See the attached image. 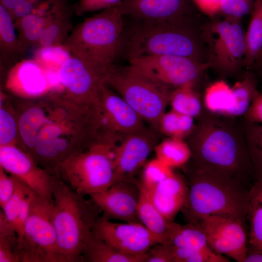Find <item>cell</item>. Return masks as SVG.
I'll return each instance as SVG.
<instances>
[{"mask_svg":"<svg viewBox=\"0 0 262 262\" xmlns=\"http://www.w3.org/2000/svg\"><path fill=\"white\" fill-rule=\"evenodd\" d=\"M122 0H79L73 4L74 14L82 16L85 13L116 6Z\"/></svg>","mask_w":262,"mask_h":262,"instance_id":"obj_40","label":"cell"},{"mask_svg":"<svg viewBox=\"0 0 262 262\" xmlns=\"http://www.w3.org/2000/svg\"><path fill=\"white\" fill-rule=\"evenodd\" d=\"M245 262H262V249L248 243Z\"/></svg>","mask_w":262,"mask_h":262,"instance_id":"obj_46","label":"cell"},{"mask_svg":"<svg viewBox=\"0 0 262 262\" xmlns=\"http://www.w3.org/2000/svg\"><path fill=\"white\" fill-rule=\"evenodd\" d=\"M58 76L72 101L100 106L99 94L104 76L81 58L71 55L61 65Z\"/></svg>","mask_w":262,"mask_h":262,"instance_id":"obj_13","label":"cell"},{"mask_svg":"<svg viewBox=\"0 0 262 262\" xmlns=\"http://www.w3.org/2000/svg\"><path fill=\"white\" fill-rule=\"evenodd\" d=\"M243 68L249 70L262 49V0H255L247 31Z\"/></svg>","mask_w":262,"mask_h":262,"instance_id":"obj_26","label":"cell"},{"mask_svg":"<svg viewBox=\"0 0 262 262\" xmlns=\"http://www.w3.org/2000/svg\"><path fill=\"white\" fill-rule=\"evenodd\" d=\"M45 116V107L34 105L25 110L18 122V133L30 153L34 147L36 138Z\"/></svg>","mask_w":262,"mask_h":262,"instance_id":"obj_32","label":"cell"},{"mask_svg":"<svg viewBox=\"0 0 262 262\" xmlns=\"http://www.w3.org/2000/svg\"><path fill=\"white\" fill-rule=\"evenodd\" d=\"M196 8L211 17L220 14L223 0H192Z\"/></svg>","mask_w":262,"mask_h":262,"instance_id":"obj_45","label":"cell"},{"mask_svg":"<svg viewBox=\"0 0 262 262\" xmlns=\"http://www.w3.org/2000/svg\"><path fill=\"white\" fill-rule=\"evenodd\" d=\"M143 167L140 181L141 186L149 193L174 172L156 158L146 162Z\"/></svg>","mask_w":262,"mask_h":262,"instance_id":"obj_37","label":"cell"},{"mask_svg":"<svg viewBox=\"0 0 262 262\" xmlns=\"http://www.w3.org/2000/svg\"><path fill=\"white\" fill-rule=\"evenodd\" d=\"M243 120L246 140L255 180H262V124Z\"/></svg>","mask_w":262,"mask_h":262,"instance_id":"obj_36","label":"cell"},{"mask_svg":"<svg viewBox=\"0 0 262 262\" xmlns=\"http://www.w3.org/2000/svg\"><path fill=\"white\" fill-rule=\"evenodd\" d=\"M52 200V199H51ZM35 194L19 240L22 262H61L51 200Z\"/></svg>","mask_w":262,"mask_h":262,"instance_id":"obj_10","label":"cell"},{"mask_svg":"<svg viewBox=\"0 0 262 262\" xmlns=\"http://www.w3.org/2000/svg\"><path fill=\"white\" fill-rule=\"evenodd\" d=\"M129 17L124 28L118 57L128 61L151 55H176L206 63L207 53L196 17L170 21Z\"/></svg>","mask_w":262,"mask_h":262,"instance_id":"obj_3","label":"cell"},{"mask_svg":"<svg viewBox=\"0 0 262 262\" xmlns=\"http://www.w3.org/2000/svg\"><path fill=\"white\" fill-rule=\"evenodd\" d=\"M92 233L118 251L129 255H143L160 243L141 223H115L102 215L93 227Z\"/></svg>","mask_w":262,"mask_h":262,"instance_id":"obj_14","label":"cell"},{"mask_svg":"<svg viewBox=\"0 0 262 262\" xmlns=\"http://www.w3.org/2000/svg\"><path fill=\"white\" fill-rule=\"evenodd\" d=\"M124 25L116 6L105 9L73 28L63 46L105 77L117 59Z\"/></svg>","mask_w":262,"mask_h":262,"instance_id":"obj_6","label":"cell"},{"mask_svg":"<svg viewBox=\"0 0 262 262\" xmlns=\"http://www.w3.org/2000/svg\"><path fill=\"white\" fill-rule=\"evenodd\" d=\"M122 135L109 132L66 162L59 178L82 196L103 192L114 182V150Z\"/></svg>","mask_w":262,"mask_h":262,"instance_id":"obj_8","label":"cell"},{"mask_svg":"<svg viewBox=\"0 0 262 262\" xmlns=\"http://www.w3.org/2000/svg\"><path fill=\"white\" fill-rule=\"evenodd\" d=\"M253 72L256 75L257 78H258L262 82V68L253 71Z\"/></svg>","mask_w":262,"mask_h":262,"instance_id":"obj_49","label":"cell"},{"mask_svg":"<svg viewBox=\"0 0 262 262\" xmlns=\"http://www.w3.org/2000/svg\"><path fill=\"white\" fill-rule=\"evenodd\" d=\"M99 102L103 124L108 131L126 135L148 129L142 117L104 82L100 87Z\"/></svg>","mask_w":262,"mask_h":262,"instance_id":"obj_18","label":"cell"},{"mask_svg":"<svg viewBox=\"0 0 262 262\" xmlns=\"http://www.w3.org/2000/svg\"><path fill=\"white\" fill-rule=\"evenodd\" d=\"M49 18V10L44 14L35 11L14 21L15 27L18 32V37L27 50L37 46Z\"/></svg>","mask_w":262,"mask_h":262,"instance_id":"obj_27","label":"cell"},{"mask_svg":"<svg viewBox=\"0 0 262 262\" xmlns=\"http://www.w3.org/2000/svg\"><path fill=\"white\" fill-rule=\"evenodd\" d=\"M15 182L12 176H8L0 167V206L2 209L15 191Z\"/></svg>","mask_w":262,"mask_h":262,"instance_id":"obj_44","label":"cell"},{"mask_svg":"<svg viewBox=\"0 0 262 262\" xmlns=\"http://www.w3.org/2000/svg\"><path fill=\"white\" fill-rule=\"evenodd\" d=\"M104 82L152 129L158 131L160 120L174 89L157 81L131 64L127 66L115 64L105 75Z\"/></svg>","mask_w":262,"mask_h":262,"instance_id":"obj_7","label":"cell"},{"mask_svg":"<svg viewBox=\"0 0 262 262\" xmlns=\"http://www.w3.org/2000/svg\"><path fill=\"white\" fill-rule=\"evenodd\" d=\"M223 255L213 250L209 246L193 251L186 262H229Z\"/></svg>","mask_w":262,"mask_h":262,"instance_id":"obj_42","label":"cell"},{"mask_svg":"<svg viewBox=\"0 0 262 262\" xmlns=\"http://www.w3.org/2000/svg\"><path fill=\"white\" fill-rule=\"evenodd\" d=\"M49 22L37 46L38 48L63 45L73 28V5L69 0H51Z\"/></svg>","mask_w":262,"mask_h":262,"instance_id":"obj_21","label":"cell"},{"mask_svg":"<svg viewBox=\"0 0 262 262\" xmlns=\"http://www.w3.org/2000/svg\"><path fill=\"white\" fill-rule=\"evenodd\" d=\"M206 237L209 246L215 252L237 262H245L248 238L246 221L219 215H208L196 220Z\"/></svg>","mask_w":262,"mask_h":262,"instance_id":"obj_12","label":"cell"},{"mask_svg":"<svg viewBox=\"0 0 262 262\" xmlns=\"http://www.w3.org/2000/svg\"><path fill=\"white\" fill-rule=\"evenodd\" d=\"M66 97V96H65ZM57 103L45 107V117L34 148L29 154L50 175L59 177L62 165L98 141L104 135L100 110L94 106Z\"/></svg>","mask_w":262,"mask_h":262,"instance_id":"obj_1","label":"cell"},{"mask_svg":"<svg viewBox=\"0 0 262 262\" xmlns=\"http://www.w3.org/2000/svg\"><path fill=\"white\" fill-rule=\"evenodd\" d=\"M145 262H174V246L171 243H159L147 252Z\"/></svg>","mask_w":262,"mask_h":262,"instance_id":"obj_41","label":"cell"},{"mask_svg":"<svg viewBox=\"0 0 262 262\" xmlns=\"http://www.w3.org/2000/svg\"><path fill=\"white\" fill-rule=\"evenodd\" d=\"M257 78L251 71L247 70L241 80L232 86L234 103L227 116L242 117L246 113L257 89Z\"/></svg>","mask_w":262,"mask_h":262,"instance_id":"obj_31","label":"cell"},{"mask_svg":"<svg viewBox=\"0 0 262 262\" xmlns=\"http://www.w3.org/2000/svg\"><path fill=\"white\" fill-rule=\"evenodd\" d=\"M157 81L175 89L195 86L209 66L207 63L176 55H151L129 61Z\"/></svg>","mask_w":262,"mask_h":262,"instance_id":"obj_11","label":"cell"},{"mask_svg":"<svg viewBox=\"0 0 262 262\" xmlns=\"http://www.w3.org/2000/svg\"><path fill=\"white\" fill-rule=\"evenodd\" d=\"M83 262H145L146 253L141 255L122 253L93 233L82 252Z\"/></svg>","mask_w":262,"mask_h":262,"instance_id":"obj_24","label":"cell"},{"mask_svg":"<svg viewBox=\"0 0 262 262\" xmlns=\"http://www.w3.org/2000/svg\"><path fill=\"white\" fill-rule=\"evenodd\" d=\"M194 119L171 110L162 116L158 131L167 137L185 140L194 128Z\"/></svg>","mask_w":262,"mask_h":262,"instance_id":"obj_34","label":"cell"},{"mask_svg":"<svg viewBox=\"0 0 262 262\" xmlns=\"http://www.w3.org/2000/svg\"><path fill=\"white\" fill-rule=\"evenodd\" d=\"M234 103L232 87L223 80L210 84L205 89L203 104L209 112L227 116Z\"/></svg>","mask_w":262,"mask_h":262,"instance_id":"obj_29","label":"cell"},{"mask_svg":"<svg viewBox=\"0 0 262 262\" xmlns=\"http://www.w3.org/2000/svg\"><path fill=\"white\" fill-rule=\"evenodd\" d=\"M52 186L51 215L61 262H83L82 251L102 210L59 177L53 176Z\"/></svg>","mask_w":262,"mask_h":262,"instance_id":"obj_5","label":"cell"},{"mask_svg":"<svg viewBox=\"0 0 262 262\" xmlns=\"http://www.w3.org/2000/svg\"><path fill=\"white\" fill-rule=\"evenodd\" d=\"M171 244L181 249L186 258L191 252L209 246L203 231L196 222H188L184 225H180Z\"/></svg>","mask_w":262,"mask_h":262,"instance_id":"obj_33","label":"cell"},{"mask_svg":"<svg viewBox=\"0 0 262 262\" xmlns=\"http://www.w3.org/2000/svg\"><path fill=\"white\" fill-rule=\"evenodd\" d=\"M123 16L170 21L196 16L192 0H122L116 6Z\"/></svg>","mask_w":262,"mask_h":262,"instance_id":"obj_19","label":"cell"},{"mask_svg":"<svg viewBox=\"0 0 262 262\" xmlns=\"http://www.w3.org/2000/svg\"><path fill=\"white\" fill-rule=\"evenodd\" d=\"M27 49L16 34L10 12L0 4V66L10 70L25 56Z\"/></svg>","mask_w":262,"mask_h":262,"instance_id":"obj_23","label":"cell"},{"mask_svg":"<svg viewBox=\"0 0 262 262\" xmlns=\"http://www.w3.org/2000/svg\"><path fill=\"white\" fill-rule=\"evenodd\" d=\"M0 147V167L37 195L51 200L53 176L37 164L28 153L15 145Z\"/></svg>","mask_w":262,"mask_h":262,"instance_id":"obj_17","label":"cell"},{"mask_svg":"<svg viewBox=\"0 0 262 262\" xmlns=\"http://www.w3.org/2000/svg\"><path fill=\"white\" fill-rule=\"evenodd\" d=\"M242 117L245 121L262 124V92L258 89L255 91L250 105Z\"/></svg>","mask_w":262,"mask_h":262,"instance_id":"obj_43","label":"cell"},{"mask_svg":"<svg viewBox=\"0 0 262 262\" xmlns=\"http://www.w3.org/2000/svg\"><path fill=\"white\" fill-rule=\"evenodd\" d=\"M156 158L172 169L182 168L192 156L185 140L167 137L155 146Z\"/></svg>","mask_w":262,"mask_h":262,"instance_id":"obj_28","label":"cell"},{"mask_svg":"<svg viewBox=\"0 0 262 262\" xmlns=\"http://www.w3.org/2000/svg\"><path fill=\"white\" fill-rule=\"evenodd\" d=\"M141 192L140 181L132 178L117 181L105 191L89 196L101 209L102 215L107 219L141 223L137 211Z\"/></svg>","mask_w":262,"mask_h":262,"instance_id":"obj_15","label":"cell"},{"mask_svg":"<svg viewBox=\"0 0 262 262\" xmlns=\"http://www.w3.org/2000/svg\"><path fill=\"white\" fill-rule=\"evenodd\" d=\"M201 36L209 68L223 78L239 75L246 51L245 32L240 21L212 19L202 24Z\"/></svg>","mask_w":262,"mask_h":262,"instance_id":"obj_9","label":"cell"},{"mask_svg":"<svg viewBox=\"0 0 262 262\" xmlns=\"http://www.w3.org/2000/svg\"><path fill=\"white\" fill-rule=\"evenodd\" d=\"M137 211L141 223L160 243H171L180 224L168 220L155 206L150 193L142 186Z\"/></svg>","mask_w":262,"mask_h":262,"instance_id":"obj_22","label":"cell"},{"mask_svg":"<svg viewBox=\"0 0 262 262\" xmlns=\"http://www.w3.org/2000/svg\"><path fill=\"white\" fill-rule=\"evenodd\" d=\"M196 87L193 85L188 84L174 89L169 103L171 110L196 118L202 112L204 106Z\"/></svg>","mask_w":262,"mask_h":262,"instance_id":"obj_30","label":"cell"},{"mask_svg":"<svg viewBox=\"0 0 262 262\" xmlns=\"http://www.w3.org/2000/svg\"><path fill=\"white\" fill-rule=\"evenodd\" d=\"M185 138L191 160L212 166L250 187L255 181L243 117L211 113L204 107Z\"/></svg>","mask_w":262,"mask_h":262,"instance_id":"obj_2","label":"cell"},{"mask_svg":"<svg viewBox=\"0 0 262 262\" xmlns=\"http://www.w3.org/2000/svg\"><path fill=\"white\" fill-rule=\"evenodd\" d=\"M23 0H0L2 4L11 13L15 8Z\"/></svg>","mask_w":262,"mask_h":262,"instance_id":"obj_47","label":"cell"},{"mask_svg":"<svg viewBox=\"0 0 262 262\" xmlns=\"http://www.w3.org/2000/svg\"><path fill=\"white\" fill-rule=\"evenodd\" d=\"M246 221L248 243L262 249V180H255L249 188Z\"/></svg>","mask_w":262,"mask_h":262,"instance_id":"obj_25","label":"cell"},{"mask_svg":"<svg viewBox=\"0 0 262 262\" xmlns=\"http://www.w3.org/2000/svg\"><path fill=\"white\" fill-rule=\"evenodd\" d=\"M0 262H22L19 240L15 229L0 211Z\"/></svg>","mask_w":262,"mask_h":262,"instance_id":"obj_35","label":"cell"},{"mask_svg":"<svg viewBox=\"0 0 262 262\" xmlns=\"http://www.w3.org/2000/svg\"><path fill=\"white\" fill-rule=\"evenodd\" d=\"M262 68V49H261L255 62L248 70L253 71Z\"/></svg>","mask_w":262,"mask_h":262,"instance_id":"obj_48","label":"cell"},{"mask_svg":"<svg viewBox=\"0 0 262 262\" xmlns=\"http://www.w3.org/2000/svg\"><path fill=\"white\" fill-rule=\"evenodd\" d=\"M18 132V124L14 116L6 109H0V146L14 144Z\"/></svg>","mask_w":262,"mask_h":262,"instance_id":"obj_39","label":"cell"},{"mask_svg":"<svg viewBox=\"0 0 262 262\" xmlns=\"http://www.w3.org/2000/svg\"><path fill=\"white\" fill-rule=\"evenodd\" d=\"M149 193L159 211L168 220L174 221L186 202L188 185L185 177L174 171Z\"/></svg>","mask_w":262,"mask_h":262,"instance_id":"obj_20","label":"cell"},{"mask_svg":"<svg viewBox=\"0 0 262 262\" xmlns=\"http://www.w3.org/2000/svg\"><path fill=\"white\" fill-rule=\"evenodd\" d=\"M188 185L181 211L186 222L219 215L246 221L249 187L239 179L191 159L181 168Z\"/></svg>","mask_w":262,"mask_h":262,"instance_id":"obj_4","label":"cell"},{"mask_svg":"<svg viewBox=\"0 0 262 262\" xmlns=\"http://www.w3.org/2000/svg\"><path fill=\"white\" fill-rule=\"evenodd\" d=\"M157 131H144L124 135L114 150L115 174L113 184L134 178L158 144Z\"/></svg>","mask_w":262,"mask_h":262,"instance_id":"obj_16","label":"cell"},{"mask_svg":"<svg viewBox=\"0 0 262 262\" xmlns=\"http://www.w3.org/2000/svg\"><path fill=\"white\" fill-rule=\"evenodd\" d=\"M255 0H223L220 14L223 18L240 21L245 16L251 14Z\"/></svg>","mask_w":262,"mask_h":262,"instance_id":"obj_38","label":"cell"}]
</instances>
